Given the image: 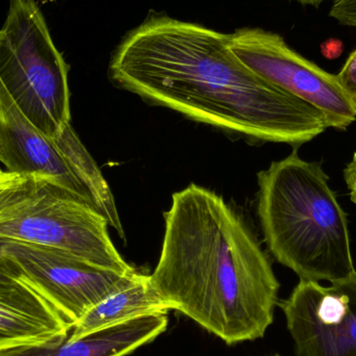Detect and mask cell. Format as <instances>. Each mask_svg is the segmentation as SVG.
Here are the masks:
<instances>
[{
    "label": "cell",
    "mask_w": 356,
    "mask_h": 356,
    "mask_svg": "<svg viewBox=\"0 0 356 356\" xmlns=\"http://www.w3.org/2000/svg\"><path fill=\"white\" fill-rule=\"evenodd\" d=\"M330 15L341 24L356 27V0H334Z\"/></svg>",
    "instance_id": "cell-15"
},
{
    "label": "cell",
    "mask_w": 356,
    "mask_h": 356,
    "mask_svg": "<svg viewBox=\"0 0 356 356\" xmlns=\"http://www.w3.org/2000/svg\"><path fill=\"white\" fill-rule=\"evenodd\" d=\"M278 305L299 356H356V272L330 286L300 280Z\"/></svg>",
    "instance_id": "cell-8"
},
{
    "label": "cell",
    "mask_w": 356,
    "mask_h": 356,
    "mask_svg": "<svg viewBox=\"0 0 356 356\" xmlns=\"http://www.w3.org/2000/svg\"><path fill=\"white\" fill-rule=\"evenodd\" d=\"M344 178L350 191L351 200L356 204V152L353 161L347 165L344 170Z\"/></svg>",
    "instance_id": "cell-17"
},
{
    "label": "cell",
    "mask_w": 356,
    "mask_h": 356,
    "mask_svg": "<svg viewBox=\"0 0 356 356\" xmlns=\"http://www.w3.org/2000/svg\"><path fill=\"white\" fill-rule=\"evenodd\" d=\"M167 314L144 316L72 340L70 332L45 342L0 349V356H125L149 344L168 327Z\"/></svg>",
    "instance_id": "cell-10"
},
{
    "label": "cell",
    "mask_w": 356,
    "mask_h": 356,
    "mask_svg": "<svg viewBox=\"0 0 356 356\" xmlns=\"http://www.w3.org/2000/svg\"><path fill=\"white\" fill-rule=\"evenodd\" d=\"M71 330L72 324L26 282L0 284V349L45 342Z\"/></svg>",
    "instance_id": "cell-11"
},
{
    "label": "cell",
    "mask_w": 356,
    "mask_h": 356,
    "mask_svg": "<svg viewBox=\"0 0 356 356\" xmlns=\"http://www.w3.org/2000/svg\"><path fill=\"white\" fill-rule=\"evenodd\" d=\"M8 238L0 236V284L23 282L20 270L6 251Z\"/></svg>",
    "instance_id": "cell-14"
},
{
    "label": "cell",
    "mask_w": 356,
    "mask_h": 356,
    "mask_svg": "<svg viewBox=\"0 0 356 356\" xmlns=\"http://www.w3.org/2000/svg\"><path fill=\"white\" fill-rule=\"evenodd\" d=\"M229 39L154 13L117 46L108 74L152 104L259 141L299 146L330 129L319 110L245 66Z\"/></svg>",
    "instance_id": "cell-1"
},
{
    "label": "cell",
    "mask_w": 356,
    "mask_h": 356,
    "mask_svg": "<svg viewBox=\"0 0 356 356\" xmlns=\"http://www.w3.org/2000/svg\"><path fill=\"white\" fill-rule=\"evenodd\" d=\"M23 282L47 299L72 326L100 301L129 286L139 272L120 273L66 251L8 240Z\"/></svg>",
    "instance_id": "cell-7"
},
{
    "label": "cell",
    "mask_w": 356,
    "mask_h": 356,
    "mask_svg": "<svg viewBox=\"0 0 356 356\" xmlns=\"http://www.w3.org/2000/svg\"><path fill=\"white\" fill-rule=\"evenodd\" d=\"M274 356H280V355H274Z\"/></svg>",
    "instance_id": "cell-20"
},
{
    "label": "cell",
    "mask_w": 356,
    "mask_h": 356,
    "mask_svg": "<svg viewBox=\"0 0 356 356\" xmlns=\"http://www.w3.org/2000/svg\"><path fill=\"white\" fill-rule=\"evenodd\" d=\"M264 240L276 261L300 280L338 282L356 270L347 215L320 163L296 150L259 173Z\"/></svg>",
    "instance_id": "cell-3"
},
{
    "label": "cell",
    "mask_w": 356,
    "mask_h": 356,
    "mask_svg": "<svg viewBox=\"0 0 356 356\" xmlns=\"http://www.w3.org/2000/svg\"><path fill=\"white\" fill-rule=\"evenodd\" d=\"M229 47L255 74L319 110L330 127L346 129L355 122L353 100L337 75L303 58L277 33L238 29L230 33Z\"/></svg>",
    "instance_id": "cell-6"
},
{
    "label": "cell",
    "mask_w": 356,
    "mask_h": 356,
    "mask_svg": "<svg viewBox=\"0 0 356 356\" xmlns=\"http://www.w3.org/2000/svg\"><path fill=\"white\" fill-rule=\"evenodd\" d=\"M108 226L87 201L41 179L31 200L0 219V236L60 249L120 273L137 271L115 248Z\"/></svg>",
    "instance_id": "cell-5"
},
{
    "label": "cell",
    "mask_w": 356,
    "mask_h": 356,
    "mask_svg": "<svg viewBox=\"0 0 356 356\" xmlns=\"http://www.w3.org/2000/svg\"><path fill=\"white\" fill-rule=\"evenodd\" d=\"M0 165L12 175L47 180L94 207L87 188L71 170L54 142L23 115L1 83Z\"/></svg>",
    "instance_id": "cell-9"
},
{
    "label": "cell",
    "mask_w": 356,
    "mask_h": 356,
    "mask_svg": "<svg viewBox=\"0 0 356 356\" xmlns=\"http://www.w3.org/2000/svg\"><path fill=\"white\" fill-rule=\"evenodd\" d=\"M172 307L156 292L149 275L139 273L133 282L92 307L70 332L72 340L144 316L168 314Z\"/></svg>",
    "instance_id": "cell-12"
},
{
    "label": "cell",
    "mask_w": 356,
    "mask_h": 356,
    "mask_svg": "<svg viewBox=\"0 0 356 356\" xmlns=\"http://www.w3.org/2000/svg\"><path fill=\"white\" fill-rule=\"evenodd\" d=\"M337 77L346 93L350 97H356V49L347 58Z\"/></svg>",
    "instance_id": "cell-16"
},
{
    "label": "cell",
    "mask_w": 356,
    "mask_h": 356,
    "mask_svg": "<svg viewBox=\"0 0 356 356\" xmlns=\"http://www.w3.org/2000/svg\"><path fill=\"white\" fill-rule=\"evenodd\" d=\"M297 1L301 2L305 4H313V6H318L323 1H327V0H297Z\"/></svg>",
    "instance_id": "cell-18"
},
{
    "label": "cell",
    "mask_w": 356,
    "mask_h": 356,
    "mask_svg": "<svg viewBox=\"0 0 356 356\" xmlns=\"http://www.w3.org/2000/svg\"><path fill=\"white\" fill-rule=\"evenodd\" d=\"M39 177L8 175L0 179V219L31 200L39 188Z\"/></svg>",
    "instance_id": "cell-13"
},
{
    "label": "cell",
    "mask_w": 356,
    "mask_h": 356,
    "mask_svg": "<svg viewBox=\"0 0 356 356\" xmlns=\"http://www.w3.org/2000/svg\"><path fill=\"white\" fill-rule=\"evenodd\" d=\"M150 282L173 311L228 345L263 338L280 282L257 236L220 195L191 184L165 213Z\"/></svg>",
    "instance_id": "cell-2"
},
{
    "label": "cell",
    "mask_w": 356,
    "mask_h": 356,
    "mask_svg": "<svg viewBox=\"0 0 356 356\" xmlns=\"http://www.w3.org/2000/svg\"><path fill=\"white\" fill-rule=\"evenodd\" d=\"M68 73L37 1L10 0L0 29V83L50 139L71 123Z\"/></svg>",
    "instance_id": "cell-4"
},
{
    "label": "cell",
    "mask_w": 356,
    "mask_h": 356,
    "mask_svg": "<svg viewBox=\"0 0 356 356\" xmlns=\"http://www.w3.org/2000/svg\"><path fill=\"white\" fill-rule=\"evenodd\" d=\"M351 100H353V106H355V111H356V97H351Z\"/></svg>",
    "instance_id": "cell-19"
}]
</instances>
